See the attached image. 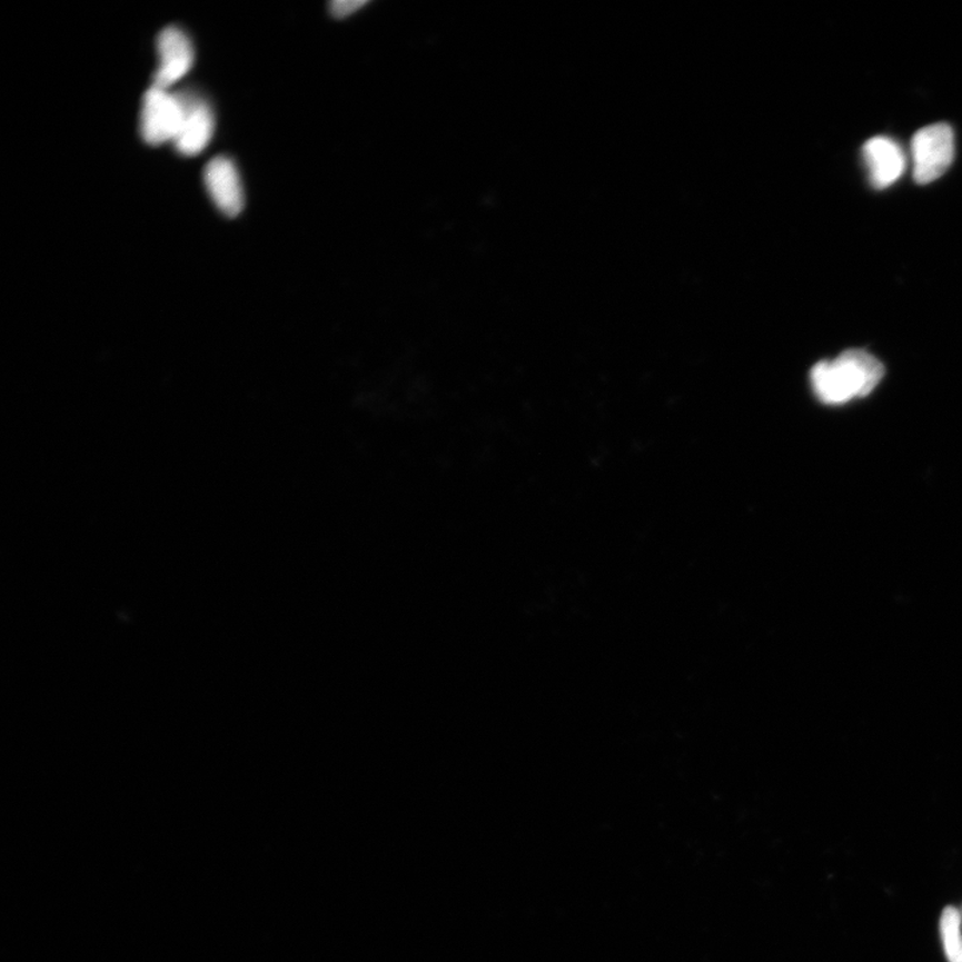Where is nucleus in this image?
<instances>
[{"label":"nucleus","mask_w":962,"mask_h":962,"mask_svg":"<svg viewBox=\"0 0 962 962\" xmlns=\"http://www.w3.org/2000/svg\"><path fill=\"white\" fill-rule=\"evenodd\" d=\"M884 374L877 357L864 349H849L832 361L815 365L812 384L822 403L835 406L872 394Z\"/></svg>","instance_id":"nucleus-1"},{"label":"nucleus","mask_w":962,"mask_h":962,"mask_svg":"<svg viewBox=\"0 0 962 962\" xmlns=\"http://www.w3.org/2000/svg\"><path fill=\"white\" fill-rule=\"evenodd\" d=\"M913 178L920 185L935 181L954 158V135L948 123H935L915 132L912 139Z\"/></svg>","instance_id":"nucleus-2"},{"label":"nucleus","mask_w":962,"mask_h":962,"mask_svg":"<svg viewBox=\"0 0 962 962\" xmlns=\"http://www.w3.org/2000/svg\"><path fill=\"white\" fill-rule=\"evenodd\" d=\"M184 112L181 97L152 86L142 101L141 135L145 142L152 146L175 142L181 129Z\"/></svg>","instance_id":"nucleus-3"},{"label":"nucleus","mask_w":962,"mask_h":962,"mask_svg":"<svg viewBox=\"0 0 962 962\" xmlns=\"http://www.w3.org/2000/svg\"><path fill=\"white\" fill-rule=\"evenodd\" d=\"M159 66L155 75V88L169 90L182 79L195 63V50L182 30L170 26L161 31L157 41Z\"/></svg>","instance_id":"nucleus-4"},{"label":"nucleus","mask_w":962,"mask_h":962,"mask_svg":"<svg viewBox=\"0 0 962 962\" xmlns=\"http://www.w3.org/2000/svg\"><path fill=\"white\" fill-rule=\"evenodd\" d=\"M205 185L225 216L236 217L244 209V189L240 175L227 157H217L205 168Z\"/></svg>","instance_id":"nucleus-5"},{"label":"nucleus","mask_w":962,"mask_h":962,"mask_svg":"<svg viewBox=\"0 0 962 962\" xmlns=\"http://www.w3.org/2000/svg\"><path fill=\"white\" fill-rule=\"evenodd\" d=\"M184 103L181 129L175 139L181 155L192 157L207 148L215 131V116L210 106L200 98L179 96Z\"/></svg>","instance_id":"nucleus-6"},{"label":"nucleus","mask_w":962,"mask_h":962,"mask_svg":"<svg viewBox=\"0 0 962 962\" xmlns=\"http://www.w3.org/2000/svg\"><path fill=\"white\" fill-rule=\"evenodd\" d=\"M869 177L875 189H886L904 175L906 159L891 138L874 137L864 146Z\"/></svg>","instance_id":"nucleus-7"},{"label":"nucleus","mask_w":962,"mask_h":962,"mask_svg":"<svg viewBox=\"0 0 962 962\" xmlns=\"http://www.w3.org/2000/svg\"><path fill=\"white\" fill-rule=\"evenodd\" d=\"M961 924V913L958 909L946 908L941 918V934L949 962H958L962 952Z\"/></svg>","instance_id":"nucleus-8"},{"label":"nucleus","mask_w":962,"mask_h":962,"mask_svg":"<svg viewBox=\"0 0 962 962\" xmlns=\"http://www.w3.org/2000/svg\"><path fill=\"white\" fill-rule=\"evenodd\" d=\"M367 4L365 2H349V0H344V2H334L330 3V14L335 18H347L358 9L364 8Z\"/></svg>","instance_id":"nucleus-9"}]
</instances>
